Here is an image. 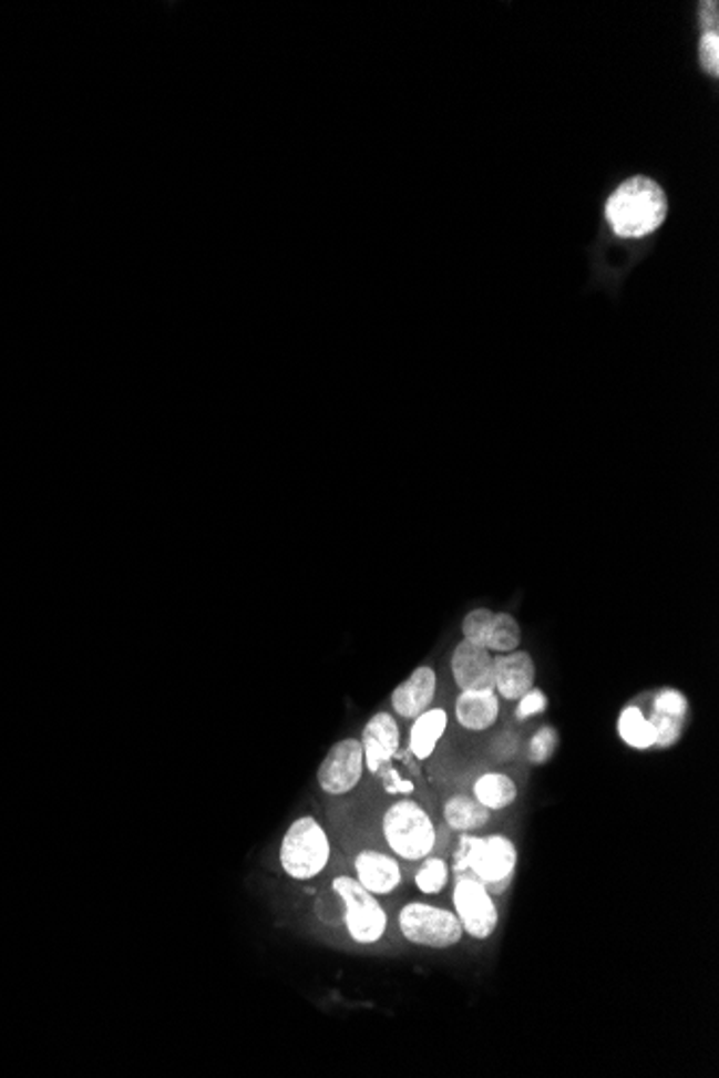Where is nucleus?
Listing matches in <instances>:
<instances>
[{
  "label": "nucleus",
  "instance_id": "obj_1",
  "mask_svg": "<svg viewBox=\"0 0 719 1078\" xmlns=\"http://www.w3.org/2000/svg\"><path fill=\"white\" fill-rule=\"evenodd\" d=\"M664 189L648 177H634L618 187L606 205V218L620 237H644L666 220Z\"/></svg>",
  "mask_w": 719,
  "mask_h": 1078
},
{
  "label": "nucleus",
  "instance_id": "obj_2",
  "mask_svg": "<svg viewBox=\"0 0 719 1078\" xmlns=\"http://www.w3.org/2000/svg\"><path fill=\"white\" fill-rule=\"evenodd\" d=\"M517 867V849L504 835L461 838L456 870H470L490 893H504Z\"/></svg>",
  "mask_w": 719,
  "mask_h": 1078
},
{
  "label": "nucleus",
  "instance_id": "obj_3",
  "mask_svg": "<svg viewBox=\"0 0 719 1078\" xmlns=\"http://www.w3.org/2000/svg\"><path fill=\"white\" fill-rule=\"evenodd\" d=\"M383 838L390 851L408 861H420L435 849V824L417 801H397L381 820Z\"/></svg>",
  "mask_w": 719,
  "mask_h": 1078
},
{
  "label": "nucleus",
  "instance_id": "obj_4",
  "mask_svg": "<svg viewBox=\"0 0 719 1078\" xmlns=\"http://www.w3.org/2000/svg\"><path fill=\"white\" fill-rule=\"evenodd\" d=\"M332 855L328 833L312 819L302 817L296 820L280 844V865L287 876L296 881H310L323 872Z\"/></svg>",
  "mask_w": 719,
  "mask_h": 1078
},
{
  "label": "nucleus",
  "instance_id": "obj_5",
  "mask_svg": "<svg viewBox=\"0 0 719 1078\" xmlns=\"http://www.w3.org/2000/svg\"><path fill=\"white\" fill-rule=\"evenodd\" d=\"M332 890L345 904V926L356 943L371 945L381 941L388 928L386 911L381 908L376 895L367 892L356 879L337 876Z\"/></svg>",
  "mask_w": 719,
  "mask_h": 1078
},
{
  "label": "nucleus",
  "instance_id": "obj_6",
  "mask_svg": "<svg viewBox=\"0 0 719 1078\" xmlns=\"http://www.w3.org/2000/svg\"><path fill=\"white\" fill-rule=\"evenodd\" d=\"M399 928L403 936L422 947L449 949L463 938V928L456 915L424 902H410L399 913Z\"/></svg>",
  "mask_w": 719,
  "mask_h": 1078
},
{
  "label": "nucleus",
  "instance_id": "obj_7",
  "mask_svg": "<svg viewBox=\"0 0 719 1078\" xmlns=\"http://www.w3.org/2000/svg\"><path fill=\"white\" fill-rule=\"evenodd\" d=\"M454 915L465 934L485 941L497 928V908L492 893L476 876H459L453 892Z\"/></svg>",
  "mask_w": 719,
  "mask_h": 1078
},
{
  "label": "nucleus",
  "instance_id": "obj_8",
  "mask_svg": "<svg viewBox=\"0 0 719 1078\" xmlns=\"http://www.w3.org/2000/svg\"><path fill=\"white\" fill-rule=\"evenodd\" d=\"M461 632H463V639L479 644V646L487 648L490 653H497V655L513 653L522 644L520 623L506 612L495 614L487 607L472 609L463 618Z\"/></svg>",
  "mask_w": 719,
  "mask_h": 1078
},
{
  "label": "nucleus",
  "instance_id": "obj_9",
  "mask_svg": "<svg viewBox=\"0 0 719 1078\" xmlns=\"http://www.w3.org/2000/svg\"><path fill=\"white\" fill-rule=\"evenodd\" d=\"M364 751L358 739H342L332 745L319 764L317 781L323 792L339 797L358 786L364 773Z\"/></svg>",
  "mask_w": 719,
  "mask_h": 1078
},
{
  "label": "nucleus",
  "instance_id": "obj_10",
  "mask_svg": "<svg viewBox=\"0 0 719 1078\" xmlns=\"http://www.w3.org/2000/svg\"><path fill=\"white\" fill-rule=\"evenodd\" d=\"M454 682L461 691H495L493 689V655L468 639L454 646L451 657Z\"/></svg>",
  "mask_w": 719,
  "mask_h": 1078
},
{
  "label": "nucleus",
  "instance_id": "obj_11",
  "mask_svg": "<svg viewBox=\"0 0 719 1078\" xmlns=\"http://www.w3.org/2000/svg\"><path fill=\"white\" fill-rule=\"evenodd\" d=\"M362 751H364V767L378 776L383 767L397 756L401 747V732L397 719L390 712L373 715L364 730H362Z\"/></svg>",
  "mask_w": 719,
  "mask_h": 1078
},
{
  "label": "nucleus",
  "instance_id": "obj_12",
  "mask_svg": "<svg viewBox=\"0 0 719 1078\" xmlns=\"http://www.w3.org/2000/svg\"><path fill=\"white\" fill-rule=\"evenodd\" d=\"M536 666L524 650H513L493 657V689L504 700H520L534 687Z\"/></svg>",
  "mask_w": 719,
  "mask_h": 1078
},
{
  "label": "nucleus",
  "instance_id": "obj_13",
  "mask_svg": "<svg viewBox=\"0 0 719 1078\" xmlns=\"http://www.w3.org/2000/svg\"><path fill=\"white\" fill-rule=\"evenodd\" d=\"M438 689L435 669L420 666L414 669L394 691H392V708L403 719H417L420 712L431 708Z\"/></svg>",
  "mask_w": 719,
  "mask_h": 1078
},
{
  "label": "nucleus",
  "instance_id": "obj_14",
  "mask_svg": "<svg viewBox=\"0 0 719 1078\" xmlns=\"http://www.w3.org/2000/svg\"><path fill=\"white\" fill-rule=\"evenodd\" d=\"M353 867L358 874L356 881L373 895H388L401 885V867L394 856L362 851L356 855Z\"/></svg>",
  "mask_w": 719,
  "mask_h": 1078
},
{
  "label": "nucleus",
  "instance_id": "obj_15",
  "mask_svg": "<svg viewBox=\"0 0 719 1078\" xmlns=\"http://www.w3.org/2000/svg\"><path fill=\"white\" fill-rule=\"evenodd\" d=\"M456 721L470 732H483L492 728L500 715V700L495 691H461L454 705Z\"/></svg>",
  "mask_w": 719,
  "mask_h": 1078
},
{
  "label": "nucleus",
  "instance_id": "obj_16",
  "mask_svg": "<svg viewBox=\"0 0 719 1078\" xmlns=\"http://www.w3.org/2000/svg\"><path fill=\"white\" fill-rule=\"evenodd\" d=\"M449 726V715L444 708H427L414 719L412 732H410V749L418 760H427L440 739L444 737V730Z\"/></svg>",
  "mask_w": 719,
  "mask_h": 1078
},
{
  "label": "nucleus",
  "instance_id": "obj_17",
  "mask_svg": "<svg viewBox=\"0 0 719 1078\" xmlns=\"http://www.w3.org/2000/svg\"><path fill=\"white\" fill-rule=\"evenodd\" d=\"M490 819H492V810H487L474 797L454 794L444 803V820L454 831L468 833V831L483 829Z\"/></svg>",
  "mask_w": 719,
  "mask_h": 1078
},
{
  "label": "nucleus",
  "instance_id": "obj_18",
  "mask_svg": "<svg viewBox=\"0 0 719 1078\" xmlns=\"http://www.w3.org/2000/svg\"><path fill=\"white\" fill-rule=\"evenodd\" d=\"M474 799L487 810H504L515 803L517 786L504 773H485L474 783Z\"/></svg>",
  "mask_w": 719,
  "mask_h": 1078
},
{
  "label": "nucleus",
  "instance_id": "obj_19",
  "mask_svg": "<svg viewBox=\"0 0 719 1078\" xmlns=\"http://www.w3.org/2000/svg\"><path fill=\"white\" fill-rule=\"evenodd\" d=\"M618 737L629 747L640 751L655 747V730L640 707H627L620 712Z\"/></svg>",
  "mask_w": 719,
  "mask_h": 1078
},
{
  "label": "nucleus",
  "instance_id": "obj_20",
  "mask_svg": "<svg viewBox=\"0 0 719 1078\" xmlns=\"http://www.w3.org/2000/svg\"><path fill=\"white\" fill-rule=\"evenodd\" d=\"M449 879V865L440 856H429L417 872L418 890L427 895L440 893Z\"/></svg>",
  "mask_w": 719,
  "mask_h": 1078
},
{
  "label": "nucleus",
  "instance_id": "obj_21",
  "mask_svg": "<svg viewBox=\"0 0 719 1078\" xmlns=\"http://www.w3.org/2000/svg\"><path fill=\"white\" fill-rule=\"evenodd\" d=\"M648 721L655 730V747L666 749V747H672L681 739L682 726H685V719H681V717L653 710Z\"/></svg>",
  "mask_w": 719,
  "mask_h": 1078
},
{
  "label": "nucleus",
  "instance_id": "obj_22",
  "mask_svg": "<svg viewBox=\"0 0 719 1078\" xmlns=\"http://www.w3.org/2000/svg\"><path fill=\"white\" fill-rule=\"evenodd\" d=\"M556 747H558V732L554 728L545 726V728H541L532 737L531 747H528V758H531V762H534V764H543V762H547L554 756Z\"/></svg>",
  "mask_w": 719,
  "mask_h": 1078
},
{
  "label": "nucleus",
  "instance_id": "obj_23",
  "mask_svg": "<svg viewBox=\"0 0 719 1078\" xmlns=\"http://www.w3.org/2000/svg\"><path fill=\"white\" fill-rule=\"evenodd\" d=\"M653 710H659V712H666V715H675V717L687 719L689 705H687V698L682 696L679 689H661L653 698Z\"/></svg>",
  "mask_w": 719,
  "mask_h": 1078
},
{
  "label": "nucleus",
  "instance_id": "obj_24",
  "mask_svg": "<svg viewBox=\"0 0 719 1078\" xmlns=\"http://www.w3.org/2000/svg\"><path fill=\"white\" fill-rule=\"evenodd\" d=\"M700 61L702 68L711 75L719 74V35L718 33H705L700 43Z\"/></svg>",
  "mask_w": 719,
  "mask_h": 1078
},
{
  "label": "nucleus",
  "instance_id": "obj_25",
  "mask_svg": "<svg viewBox=\"0 0 719 1078\" xmlns=\"http://www.w3.org/2000/svg\"><path fill=\"white\" fill-rule=\"evenodd\" d=\"M520 708H517V719L524 721L528 717H534V715H541L545 708H547V698L541 689L532 687L531 691L526 696H522L520 700Z\"/></svg>",
  "mask_w": 719,
  "mask_h": 1078
},
{
  "label": "nucleus",
  "instance_id": "obj_26",
  "mask_svg": "<svg viewBox=\"0 0 719 1078\" xmlns=\"http://www.w3.org/2000/svg\"><path fill=\"white\" fill-rule=\"evenodd\" d=\"M700 22L705 27V33H718V2L702 4Z\"/></svg>",
  "mask_w": 719,
  "mask_h": 1078
},
{
  "label": "nucleus",
  "instance_id": "obj_27",
  "mask_svg": "<svg viewBox=\"0 0 719 1078\" xmlns=\"http://www.w3.org/2000/svg\"><path fill=\"white\" fill-rule=\"evenodd\" d=\"M383 780H388V790L390 792H412V783L401 780L394 771H388Z\"/></svg>",
  "mask_w": 719,
  "mask_h": 1078
}]
</instances>
